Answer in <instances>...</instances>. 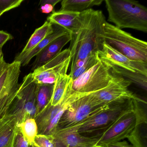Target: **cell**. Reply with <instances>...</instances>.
I'll use <instances>...</instances> for the list:
<instances>
[{
    "instance_id": "1",
    "label": "cell",
    "mask_w": 147,
    "mask_h": 147,
    "mask_svg": "<svg viewBox=\"0 0 147 147\" xmlns=\"http://www.w3.org/2000/svg\"><path fill=\"white\" fill-rule=\"evenodd\" d=\"M81 26L78 32L71 36L70 72L89 55L97 53L105 42L103 35L106 22L101 11L89 9L80 13Z\"/></svg>"
},
{
    "instance_id": "2",
    "label": "cell",
    "mask_w": 147,
    "mask_h": 147,
    "mask_svg": "<svg viewBox=\"0 0 147 147\" xmlns=\"http://www.w3.org/2000/svg\"><path fill=\"white\" fill-rule=\"evenodd\" d=\"M108 21L122 30L129 28L147 32V9L133 0H105Z\"/></svg>"
},
{
    "instance_id": "3",
    "label": "cell",
    "mask_w": 147,
    "mask_h": 147,
    "mask_svg": "<svg viewBox=\"0 0 147 147\" xmlns=\"http://www.w3.org/2000/svg\"><path fill=\"white\" fill-rule=\"evenodd\" d=\"M97 54L100 60L109 64L115 74L147 91V63L129 59L105 42Z\"/></svg>"
},
{
    "instance_id": "4",
    "label": "cell",
    "mask_w": 147,
    "mask_h": 147,
    "mask_svg": "<svg viewBox=\"0 0 147 147\" xmlns=\"http://www.w3.org/2000/svg\"><path fill=\"white\" fill-rule=\"evenodd\" d=\"M106 43L129 59L147 63V43L106 21L103 35Z\"/></svg>"
},
{
    "instance_id": "5",
    "label": "cell",
    "mask_w": 147,
    "mask_h": 147,
    "mask_svg": "<svg viewBox=\"0 0 147 147\" xmlns=\"http://www.w3.org/2000/svg\"><path fill=\"white\" fill-rule=\"evenodd\" d=\"M133 99L110 103L81 123L79 133L86 137L97 136L112 124L121 115L133 108Z\"/></svg>"
},
{
    "instance_id": "6",
    "label": "cell",
    "mask_w": 147,
    "mask_h": 147,
    "mask_svg": "<svg viewBox=\"0 0 147 147\" xmlns=\"http://www.w3.org/2000/svg\"><path fill=\"white\" fill-rule=\"evenodd\" d=\"M117 75L106 62L100 60L74 80L69 89L74 92L89 94L106 87Z\"/></svg>"
},
{
    "instance_id": "7",
    "label": "cell",
    "mask_w": 147,
    "mask_h": 147,
    "mask_svg": "<svg viewBox=\"0 0 147 147\" xmlns=\"http://www.w3.org/2000/svg\"><path fill=\"white\" fill-rule=\"evenodd\" d=\"M37 86L30 73L26 76L20 84L18 91L8 113L16 117L18 125L28 117H36Z\"/></svg>"
},
{
    "instance_id": "8",
    "label": "cell",
    "mask_w": 147,
    "mask_h": 147,
    "mask_svg": "<svg viewBox=\"0 0 147 147\" xmlns=\"http://www.w3.org/2000/svg\"><path fill=\"white\" fill-rule=\"evenodd\" d=\"M105 106L99 103L91 94H82L63 113L58 122L57 129H64L80 124Z\"/></svg>"
},
{
    "instance_id": "9",
    "label": "cell",
    "mask_w": 147,
    "mask_h": 147,
    "mask_svg": "<svg viewBox=\"0 0 147 147\" xmlns=\"http://www.w3.org/2000/svg\"><path fill=\"white\" fill-rule=\"evenodd\" d=\"M68 86L62 101L57 105L49 103L45 109L35 117L38 126V134L50 136L57 129L58 122L63 114L70 104L80 97L82 93L74 92Z\"/></svg>"
},
{
    "instance_id": "10",
    "label": "cell",
    "mask_w": 147,
    "mask_h": 147,
    "mask_svg": "<svg viewBox=\"0 0 147 147\" xmlns=\"http://www.w3.org/2000/svg\"><path fill=\"white\" fill-rule=\"evenodd\" d=\"M21 67L19 62L7 63L0 76V118L8 114L17 95Z\"/></svg>"
},
{
    "instance_id": "11",
    "label": "cell",
    "mask_w": 147,
    "mask_h": 147,
    "mask_svg": "<svg viewBox=\"0 0 147 147\" xmlns=\"http://www.w3.org/2000/svg\"><path fill=\"white\" fill-rule=\"evenodd\" d=\"M136 125V117L133 110L121 115L112 124L99 135L96 147H106L108 144L127 138Z\"/></svg>"
},
{
    "instance_id": "12",
    "label": "cell",
    "mask_w": 147,
    "mask_h": 147,
    "mask_svg": "<svg viewBox=\"0 0 147 147\" xmlns=\"http://www.w3.org/2000/svg\"><path fill=\"white\" fill-rule=\"evenodd\" d=\"M70 63L68 49L61 51L49 62L30 73L33 81L38 85H53L60 74L67 72Z\"/></svg>"
},
{
    "instance_id": "13",
    "label": "cell",
    "mask_w": 147,
    "mask_h": 147,
    "mask_svg": "<svg viewBox=\"0 0 147 147\" xmlns=\"http://www.w3.org/2000/svg\"><path fill=\"white\" fill-rule=\"evenodd\" d=\"M131 84V82L117 75L106 87L91 94L103 105L127 99L136 100L140 103L146 104V102L143 100L128 89Z\"/></svg>"
},
{
    "instance_id": "14",
    "label": "cell",
    "mask_w": 147,
    "mask_h": 147,
    "mask_svg": "<svg viewBox=\"0 0 147 147\" xmlns=\"http://www.w3.org/2000/svg\"><path fill=\"white\" fill-rule=\"evenodd\" d=\"M80 124L64 129H57L51 136L55 147H96L98 137L81 135L78 131Z\"/></svg>"
},
{
    "instance_id": "15",
    "label": "cell",
    "mask_w": 147,
    "mask_h": 147,
    "mask_svg": "<svg viewBox=\"0 0 147 147\" xmlns=\"http://www.w3.org/2000/svg\"><path fill=\"white\" fill-rule=\"evenodd\" d=\"M71 35L67 34L62 36L49 44L36 56L32 64V70L43 66L55 57L61 51L63 48L70 42Z\"/></svg>"
},
{
    "instance_id": "16",
    "label": "cell",
    "mask_w": 147,
    "mask_h": 147,
    "mask_svg": "<svg viewBox=\"0 0 147 147\" xmlns=\"http://www.w3.org/2000/svg\"><path fill=\"white\" fill-rule=\"evenodd\" d=\"M47 21L65 28L71 36L76 34L81 26L80 13L70 12H54L48 17Z\"/></svg>"
},
{
    "instance_id": "17",
    "label": "cell",
    "mask_w": 147,
    "mask_h": 147,
    "mask_svg": "<svg viewBox=\"0 0 147 147\" xmlns=\"http://www.w3.org/2000/svg\"><path fill=\"white\" fill-rule=\"evenodd\" d=\"M54 31L50 35L46 37L39 44L31 50L24 54L22 56L17 55L14 61L19 62L21 66H26L30 61L32 59L36 56L43 49L55 39L69 34V32L65 28L57 25L53 24Z\"/></svg>"
},
{
    "instance_id": "18",
    "label": "cell",
    "mask_w": 147,
    "mask_h": 147,
    "mask_svg": "<svg viewBox=\"0 0 147 147\" xmlns=\"http://www.w3.org/2000/svg\"><path fill=\"white\" fill-rule=\"evenodd\" d=\"M18 129L15 116L7 114L0 118V147H13Z\"/></svg>"
},
{
    "instance_id": "19",
    "label": "cell",
    "mask_w": 147,
    "mask_h": 147,
    "mask_svg": "<svg viewBox=\"0 0 147 147\" xmlns=\"http://www.w3.org/2000/svg\"><path fill=\"white\" fill-rule=\"evenodd\" d=\"M54 31L53 25L49 21H46L42 26L37 29L32 35L22 51L18 56H22L31 50L39 44L46 37Z\"/></svg>"
},
{
    "instance_id": "20",
    "label": "cell",
    "mask_w": 147,
    "mask_h": 147,
    "mask_svg": "<svg viewBox=\"0 0 147 147\" xmlns=\"http://www.w3.org/2000/svg\"><path fill=\"white\" fill-rule=\"evenodd\" d=\"M72 80L67 72H63L58 75L54 84L53 93L49 102L51 105H57L62 101L68 86Z\"/></svg>"
},
{
    "instance_id": "21",
    "label": "cell",
    "mask_w": 147,
    "mask_h": 147,
    "mask_svg": "<svg viewBox=\"0 0 147 147\" xmlns=\"http://www.w3.org/2000/svg\"><path fill=\"white\" fill-rule=\"evenodd\" d=\"M103 0H63L61 3L60 11L80 13L91 9L94 6L100 5Z\"/></svg>"
},
{
    "instance_id": "22",
    "label": "cell",
    "mask_w": 147,
    "mask_h": 147,
    "mask_svg": "<svg viewBox=\"0 0 147 147\" xmlns=\"http://www.w3.org/2000/svg\"><path fill=\"white\" fill-rule=\"evenodd\" d=\"M53 85H38L36 92V117L40 114L51 99L53 93Z\"/></svg>"
},
{
    "instance_id": "23",
    "label": "cell",
    "mask_w": 147,
    "mask_h": 147,
    "mask_svg": "<svg viewBox=\"0 0 147 147\" xmlns=\"http://www.w3.org/2000/svg\"><path fill=\"white\" fill-rule=\"evenodd\" d=\"M25 138L30 145L34 142L35 137L38 135V126L34 118L28 117L18 125Z\"/></svg>"
},
{
    "instance_id": "24",
    "label": "cell",
    "mask_w": 147,
    "mask_h": 147,
    "mask_svg": "<svg viewBox=\"0 0 147 147\" xmlns=\"http://www.w3.org/2000/svg\"><path fill=\"white\" fill-rule=\"evenodd\" d=\"M99 61V58L97 53H93L89 55L85 60L78 64L75 70L69 74L72 78V80H74L85 72L90 69Z\"/></svg>"
},
{
    "instance_id": "25",
    "label": "cell",
    "mask_w": 147,
    "mask_h": 147,
    "mask_svg": "<svg viewBox=\"0 0 147 147\" xmlns=\"http://www.w3.org/2000/svg\"><path fill=\"white\" fill-rule=\"evenodd\" d=\"M136 125L134 129L132 131L127 138L134 147H147V129L144 130V127L142 129L143 125Z\"/></svg>"
},
{
    "instance_id": "26",
    "label": "cell",
    "mask_w": 147,
    "mask_h": 147,
    "mask_svg": "<svg viewBox=\"0 0 147 147\" xmlns=\"http://www.w3.org/2000/svg\"><path fill=\"white\" fill-rule=\"evenodd\" d=\"M61 0H41L39 2L40 11L42 13L49 14L55 11V7Z\"/></svg>"
},
{
    "instance_id": "27",
    "label": "cell",
    "mask_w": 147,
    "mask_h": 147,
    "mask_svg": "<svg viewBox=\"0 0 147 147\" xmlns=\"http://www.w3.org/2000/svg\"><path fill=\"white\" fill-rule=\"evenodd\" d=\"M24 0H0V12L4 14L6 12L18 7Z\"/></svg>"
},
{
    "instance_id": "28",
    "label": "cell",
    "mask_w": 147,
    "mask_h": 147,
    "mask_svg": "<svg viewBox=\"0 0 147 147\" xmlns=\"http://www.w3.org/2000/svg\"><path fill=\"white\" fill-rule=\"evenodd\" d=\"M34 143L39 147H55L51 136L38 134L34 139Z\"/></svg>"
},
{
    "instance_id": "29",
    "label": "cell",
    "mask_w": 147,
    "mask_h": 147,
    "mask_svg": "<svg viewBox=\"0 0 147 147\" xmlns=\"http://www.w3.org/2000/svg\"><path fill=\"white\" fill-rule=\"evenodd\" d=\"M13 147H31L30 145L25 138L18 127L15 136Z\"/></svg>"
},
{
    "instance_id": "30",
    "label": "cell",
    "mask_w": 147,
    "mask_h": 147,
    "mask_svg": "<svg viewBox=\"0 0 147 147\" xmlns=\"http://www.w3.org/2000/svg\"><path fill=\"white\" fill-rule=\"evenodd\" d=\"M13 38V36L11 34L3 31H0V46H4L7 41Z\"/></svg>"
},
{
    "instance_id": "31",
    "label": "cell",
    "mask_w": 147,
    "mask_h": 147,
    "mask_svg": "<svg viewBox=\"0 0 147 147\" xmlns=\"http://www.w3.org/2000/svg\"><path fill=\"white\" fill-rule=\"evenodd\" d=\"M106 147H134L129 144L126 141H120L108 144Z\"/></svg>"
},
{
    "instance_id": "32",
    "label": "cell",
    "mask_w": 147,
    "mask_h": 147,
    "mask_svg": "<svg viewBox=\"0 0 147 147\" xmlns=\"http://www.w3.org/2000/svg\"><path fill=\"white\" fill-rule=\"evenodd\" d=\"M7 63L6 62L4 58V55L0 57V76L2 74L4 69L7 65Z\"/></svg>"
},
{
    "instance_id": "33",
    "label": "cell",
    "mask_w": 147,
    "mask_h": 147,
    "mask_svg": "<svg viewBox=\"0 0 147 147\" xmlns=\"http://www.w3.org/2000/svg\"><path fill=\"white\" fill-rule=\"evenodd\" d=\"M31 147H39V146H38L35 143H33L31 145H30Z\"/></svg>"
},
{
    "instance_id": "34",
    "label": "cell",
    "mask_w": 147,
    "mask_h": 147,
    "mask_svg": "<svg viewBox=\"0 0 147 147\" xmlns=\"http://www.w3.org/2000/svg\"><path fill=\"white\" fill-rule=\"evenodd\" d=\"M3 13H1V12H0V18H1V16H2V15H3Z\"/></svg>"
},
{
    "instance_id": "35",
    "label": "cell",
    "mask_w": 147,
    "mask_h": 147,
    "mask_svg": "<svg viewBox=\"0 0 147 147\" xmlns=\"http://www.w3.org/2000/svg\"></svg>"
}]
</instances>
